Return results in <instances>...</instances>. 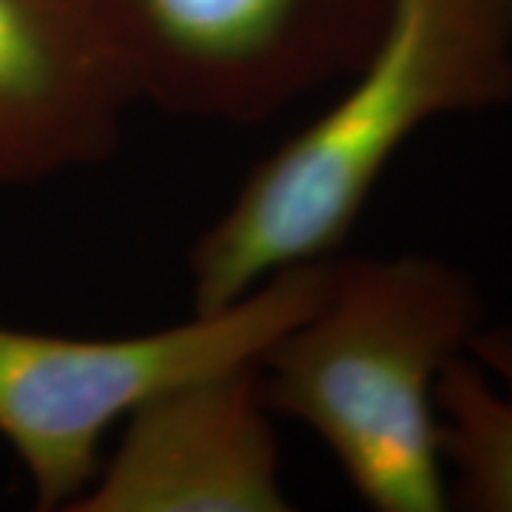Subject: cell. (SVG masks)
Instances as JSON below:
<instances>
[{
    "label": "cell",
    "instance_id": "obj_1",
    "mask_svg": "<svg viewBox=\"0 0 512 512\" xmlns=\"http://www.w3.org/2000/svg\"><path fill=\"white\" fill-rule=\"evenodd\" d=\"M345 89L276 146L194 239L191 311L342 254L376 185L421 128L512 100V0H390Z\"/></svg>",
    "mask_w": 512,
    "mask_h": 512
},
{
    "label": "cell",
    "instance_id": "obj_2",
    "mask_svg": "<svg viewBox=\"0 0 512 512\" xmlns=\"http://www.w3.org/2000/svg\"><path fill=\"white\" fill-rule=\"evenodd\" d=\"M484 325L476 279L441 256L336 254L311 311L259 359V384L370 510L444 512L436 393Z\"/></svg>",
    "mask_w": 512,
    "mask_h": 512
},
{
    "label": "cell",
    "instance_id": "obj_3",
    "mask_svg": "<svg viewBox=\"0 0 512 512\" xmlns=\"http://www.w3.org/2000/svg\"><path fill=\"white\" fill-rule=\"evenodd\" d=\"M325 262L271 276L214 311L131 336H60L0 325V439L29 478L35 507L83 498L120 424L177 384L259 365L265 350L311 311Z\"/></svg>",
    "mask_w": 512,
    "mask_h": 512
},
{
    "label": "cell",
    "instance_id": "obj_4",
    "mask_svg": "<svg viewBox=\"0 0 512 512\" xmlns=\"http://www.w3.org/2000/svg\"><path fill=\"white\" fill-rule=\"evenodd\" d=\"M134 103L208 123H262L342 83L390 0H80Z\"/></svg>",
    "mask_w": 512,
    "mask_h": 512
},
{
    "label": "cell",
    "instance_id": "obj_5",
    "mask_svg": "<svg viewBox=\"0 0 512 512\" xmlns=\"http://www.w3.org/2000/svg\"><path fill=\"white\" fill-rule=\"evenodd\" d=\"M259 367L177 384L137 407L72 512H285L282 450Z\"/></svg>",
    "mask_w": 512,
    "mask_h": 512
},
{
    "label": "cell",
    "instance_id": "obj_6",
    "mask_svg": "<svg viewBox=\"0 0 512 512\" xmlns=\"http://www.w3.org/2000/svg\"><path fill=\"white\" fill-rule=\"evenodd\" d=\"M131 106L80 0H0V188L103 163Z\"/></svg>",
    "mask_w": 512,
    "mask_h": 512
},
{
    "label": "cell",
    "instance_id": "obj_7",
    "mask_svg": "<svg viewBox=\"0 0 512 512\" xmlns=\"http://www.w3.org/2000/svg\"><path fill=\"white\" fill-rule=\"evenodd\" d=\"M436 404L450 510L512 512V328L478 330Z\"/></svg>",
    "mask_w": 512,
    "mask_h": 512
}]
</instances>
